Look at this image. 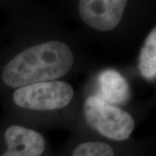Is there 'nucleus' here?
<instances>
[{
	"instance_id": "1",
	"label": "nucleus",
	"mask_w": 156,
	"mask_h": 156,
	"mask_svg": "<svg viewBox=\"0 0 156 156\" xmlns=\"http://www.w3.org/2000/svg\"><path fill=\"white\" fill-rule=\"evenodd\" d=\"M74 55L62 41H48L30 46L14 56L4 68L2 79L18 89L30 84L57 80L72 69Z\"/></svg>"
},
{
	"instance_id": "2",
	"label": "nucleus",
	"mask_w": 156,
	"mask_h": 156,
	"mask_svg": "<svg viewBox=\"0 0 156 156\" xmlns=\"http://www.w3.org/2000/svg\"><path fill=\"white\" fill-rule=\"evenodd\" d=\"M83 115L89 128L113 140H128L135 126L130 114L107 102L98 95H90L86 99Z\"/></svg>"
},
{
	"instance_id": "3",
	"label": "nucleus",
	"mask_w": 156,
	"mask_h": 156,
	"mask_svg": "<svg viewBox=\"0 0 156 156\" xmlns=\"http://www.w3.org/2000/svg\"><path fill=\"white\" fill-rule=\"evenodd\" d=\"M73 96L74 89L70 84L54 80L18 88L13 94V101L25 109L50 111L68 106Z\"/></svg>"
},
{
	"instance_id": "4",
	"label": "nucleus",
	"mask_w": 156,
	"mask_h": 156,
	"mask_svg": "<svg viewBox=\"0 0 156 156\" xmlns=\"http://www.w3.org/2000/svg\"><path fill=\"white\" fill-rule=\"evenodd\" d=\"M128 0H79L80 17L98 31H109L120 23Z\"/></svg>"
},
{
	"instance_id": "5",
	"label": "nucleus",
	"mask_w": 156,
	"mask_h": 156,
	"mask_svg": "<svg viewBox=\"0 0 156 156\" xmlns=\"http://www.w3.org/2000/svg\"><path fill=\"white\" fill-rule=\"evenodd\" d=\"M7 150L2 156H41L45 150V140L37 131L12 125L5 133Z\"/></svg>"
},
{
	"instance_id": "6",
	"label": "nucleus",
	"mask_w": 156,
	"mask_h": 156,
	"mask_svg": "<svg viewBox=\"0 0 156 156\" xmlns=\"http://www.w3.org/2000/svg\"><path fill=\"white\" fill-rule=\"evenodd\" d=\"M98 83L101 97L112 105L126 103L130 97L128 82L115 69H106L100 73Z\"/></svg>"
},
{
	"instance_id": "7",
	"label": "nucleus",
	"mask_w": 156,
	"mask_h": 156,
	"mask_svg": "<svg viewBox=\"0 0 156 156\" xmlns=\"http://www.w3.org/2000/svg\"><path fill=\"white\" fill-rule=\"evenodd\" d=\"M140 74L147 80H152L156 76V26L147 37L139 60Z\"/></svg>"
},
{
	"instance_id": "8",
	"label": "nucleus",
	"mask_w": 156,
	"mask_h": 156,
	"mask_svg": "<svg viewBox=\"0 0 156 156\" xmlns=\"http://www.w3.org/2000/svg\"><path fill=\"white\" fill-rule=\"evenodd\" d=\"M72 156H115L110 146L101 141H87L74 149Z\"/></svg>"
}]
</instances>
